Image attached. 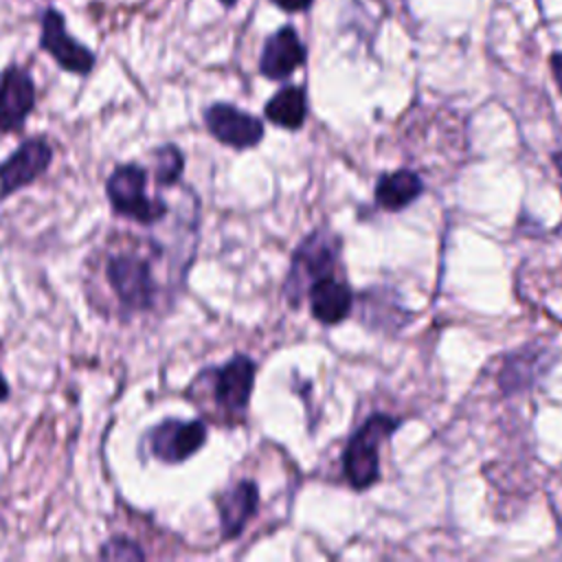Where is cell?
<instances>
[{
    "label": "cell",
    "instance_id": "obj_13",
    "mask_svg": "<svg viewBox=\"0 0 562 562\" xmlns=\"http://www.w3.org/2000/svg\"><path fill=\"white\" fill-rule=\"evenodd\" d=\"M310 292V310L312 316L323 325H336L351 312L353 294L345 281L334 279L331 274L312 283Z\"/></svg>",
    "mask_w": 562,
    "mask_h": 562
},
{
    "label": "cell",
    "instance_id": "obj_21",
    "mask_svg": "<svg viewBox=\"0 0 562 562\" xmlns=\"http://www.w3.org/2000/svg\"><path fill=\"white\" fill-rule=\"evenodd\" d=\"M553 162H555V167H558V171L562 173V151H558L555 156H553Z\"/></svg>",
    "mask_w": 562,
    "mask_h": 562
},
{
    "label": "cell",
    "instance_id": "obj_2",
    "mask_svg": "<svg viewBox=\"0 0 562 562\" xmlns=\"http://www.w3.org/2000/svg\"><path fill=\"white\" fill-rule=\"evenodd\" d=\"M145 184L147 171L136 162H125L110 173L105 193L116 215L130 217L143 226H151L167 215L169 206L160 198H147Z\"/></svg>",
    "mask_w": 562,
    "mask_h": 562
},
{
    "label": "cell",
    "instance_id": "obj_22",
    "mask_svg": "<svg viewBox=\"0 0 562 562\" xmlns=\"http://www.w3.org/2000/svg\"><path fill=\"white\" fill-rule=\"evenodd\" d=\"M222 4H226V7H231V4H235V0H220Z\"/></svg>",
    "mask_w": 562,
    "mask_h": 562
},
{
    "label": "cell",
    "instance_id": "obj_6",
    "mask_svg": "<svg viewBox=\"0 0 562 562\" xmlns=\"http://www.w3.org/2000/svg\"><path fill=\"white\" fill-rule=\"evenodd\" d=\"M206 130L222 143L235 149L255 147L263 138V123L231 105V103H213L204 110Z\"/></svg>",
    "mask_w": 562,
    "mask_h": 562
},
{
    "label": "cell",
    "instance_id": "obj_15",
    "mask_svg": "<svg viewBox=\"0 0 562 562\" xmlns=\"http://www.w3.org/2000/svg\"><path fill=\"white\" fill-rule=\"evenodd\" d=\"M268 121L285 130H299L307 116V99L301 86L281 88L263 108Z\"/></svg>",
    "mask_w": 562,
    "mask_h": 562
},
{
    "label": "cell",
    "instance_id": "obj_3",
    "mask_svg": "<svg viewBox=\"0 0 562 562\" xmlns=\"http://www.w3.org/2000/svg\"><path fill=\"white\" fill-rule=\"evenodd\" d=\"M400 426L395 417L389 415H371L349 439L342 454V470L353 490H367L378 481L380 443Z\"/></svg>",
    "mask_w": 562,
    "mask_h": 562
},
{
    "label": "cell",
    "instance_id": "obj_10",
    "mask_svg": "<svg viewBox=\"0 0 562 562\" xmlns=\"http://www.w3.org/2000/svg\"><path fill=\"white\" fill-rule=\"evenodd\" d=\"M35 105V83L20 66H9L0 77V132L20 130Z\"/></svg>",
    "mask_w": 562,
    "mask_h": 562
},
{
    "label": "cell",
    "instance_id": "obj_19",
    "mask_svg": "<svg viewBox=\"0 0 562 562\" xmlns=\"http://www.w3.org/2000/svg\"><path fill=\"white\" fill-rule=\"evenodd\" d=\"M551 70H553L555 83H558V88H560V92H562V53H555V55L551 57Z\"/></svg>",
    "mask_w": 562,
    "mask_h": 562
},
{
    "label": "cell",
    "instance_id": "obj_12",
    "mask_svg": "<svg viewBox=\"0 0 562 562\" xmlns=\"http://www.w3.org/2000/svg\"><path fill=\"white\" fill-rule=\"evenodd\" d=\"M259 507V487L255 481H239L226 492H222L217 501L220 509V525H222V536L226 540L237 538L246 522L257 514Z\"/></svg>",
    "mask_w": 562,
    "mask_h": 562
},
{
    "label": "cell",
    "instance_id": "obj_9",
    "mask_svg": "<svg viewBox=\"0 0 562 562\" xmlns=\"http://www.w3.org/2000/svg\"><path fill=\"white\" fill-rule=\"evenodd\" d=\"M257 364L244 356H233L226 364L215 369V382H213V397L215 404L231 413L246 411L255 384Z\"/></svg>",
    "mask_w": 562,
    "mask_h": 562
},
{
    "label": "cell",
    "instance_id": "obj_8",
    "mask_svg": "<svg viewBox=\"0 0 562 562\" xmlns=\"http://www.w3.org/2000/svg\"><path fill=\"white\" fill-rule=\"evenodd\" d=\"M40 46L68 72L88 75L94 66V55L83 44L75 42L64 26V15L55 9H46L42 15Z\"/></svg>",
    "mask_w": 562,
    "mask_h": 562
},
{
    "label": "cell",
    "instance_id": "obj_7",
    "mask_svg": "<svg viewBox=\"0 0 562 562\" xmlns=\"http://www.w3.org/2000/svg\"><path fill=\"white\" fill-rule=\"evenodd\" d=\"M53 149L46 138L24 140L0 165V200L37 180L50 165Z\"/></svg>",
    "mask_w": 562,
    "mask_h": 562
},
{
    "label": "cell",
    "instance_id": "obj_11",
    "mask_svg": "<svg viewBox=\"0 0 562 562\" xmlns=\"http://www.w3.org/2000/svg\"><path fill=\"white\" fill-rule=\"evenodd\" d=\"M305 61V46L292 26H281L272 33L261 50L259 70L272 81L290 77Z\"/></svg>",
    "mask_w": 562,
    "mask_h": 562
},
{
    "label": "cell",
    "instance_id": "obj_17",
    "mask_svg": "<svg viewBox=\"0 0 562 562\" xmlns=\"http://www.w3.org/2000/svg\"><path fill=\"white\" fill-rule=\"evenodd\" d=\"M101 558H114V560H143L145 558V551L130 538H123V536H116L112 540H108L101 551H99Z\"/></svg>",
    "mask_w": 562,
    "mask_h": 562
},
{
    "label": "cell",
    "instance_id": "obj_16",
    "mask_svg": "<svg viewBox=\"0 0 562 562\" xmlns=\"http://www.w3.org/2000/svg\"><path fill=\"white\" fill-rule=\"evenodd\" d=\"M156 156V182L162 187H171L180 180L184 169V156L176 145H162L154 151Z\"/></svg>",
    "mask_w": 562,
    "mask_h": 562
},
{
    "label": "cell",
    "instance_id": "obj_18",
    "mask_svg": "<svg viewBox=\"0 0 562 562\" xmlns=\"http://www.w3.org/2000/svg\"><path fill=\"white\" fill-rule=\"evenodd\" d=\"M279 9H283V11H288V13H299V11H305L310 4H312V0H272Z\"/></svg>",
    "mask_w": 562,
    "mask_h": 562
},
{
    "label": "cell",
    "instance_id": "obj_4",
    "mask_svg": "<svg viewBox=\"0 0 562 562\" xmlns=\"http://www.w3.org/2000/svg\"><path fill=\"white\" fill-rule=\"evenodd\" d=\"M105 277L123 312H149L158 296V283L149 259L136 252H119L108 259Z\"/></svg>",
    "mask_w": 562,
    "mask_h": 562
},
{
    "label": "cell",
    "instance_id": "obj_20",
    "mask_svg": "<svg viewBox=\"0 0 562 562\" xmlns=\"http://www.w3.org/2000/svg\"><path fill=\"white\" fill-rule=\"evenodd\" d=\"M9 397V384L4 380V375L0 373V402H4Z\"/></svg>",
    "mask_w": 562,
    "mask_h": 562
},
{
    "label": "cell",
    "instance_id": "obj_5",
    "mask_svg": "<svg viewBox=\"0 0 562 562\" xmlns=\"http://www.w3.org/2000/svg\"><path fill=\"white\" fill-rule=\"evenodd\" d=\"M145 441L158 461L180 463L204 446L206 424L202 419H162L147 430Z\"/></svg>",
    "mask_w": 562,
    "mask_h": 562
},
{
    "label": "cell",
    "instance_id": "obj_14",
    "mask_svg": "<svg viewBox=\"0 0 562 562\" xmlns=\"http://www.w3.org/2000/svg\"><path fill=\"white\" fill-rule=\"evenodd\" d=\"M424 184L417 173L400 169L384 173L375 184V202L386 211H400L419 198Z\"/></svg>",
    "mask_w": 562,
    "mask_h": 562
},
{
    "label": "cell",
    "instance_id": "obj_1",
    "mask_svg": "<svg viewBox=\"0 0 562 562\" xmlns=\"http://www.w3.org/2000/svg\"><path fill=\"white\" fill-rule=\"evenodd\" d=\"M338 250L340 239L327 228H316L296 246L285 279V296L290 305H299L301 296L312 288V283L331 274Z\"/></svg>",
    "mask_w": 562,
    "mask_h": 562
}]
</instances>
